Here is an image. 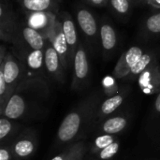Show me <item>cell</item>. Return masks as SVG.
Returning <instances> with one entry per match:
<instances>
[{"mask_svg": "<svg viewBox=\"0 0 160 160\" xmlns=\"http://www.w3.org/2000/svg\"><path fill=\"white\" fill-rule=\"evenodd\" d=\"M62 29H63L65 38H66L67 42H68V47H69V53H70L71 63H73L74 57H75L74 50H75V46L77 44V32H76L75 25H74L72 20L69 17L65 18V20L63 22V24H62Z\"/></svg>", "mask_w": 160, "mask_h": 160, "instance_id": "9a60e30c", "label": "cell"}, {"mask_svg": "<svg viewBox=\"0 0 160 160\" xmlns=\"http://www.w3.org/2000/svg\"><path fill=\"white\" fill-rule=\"evenodd\" d=\"M77 20L81 29L85 35L92 37L97 32V22L92 13L86 9H81L77 14Z\"/></svg>", "mask_w": 160, "mask_h": 160, "instance_id": "2e32d148", "label": "cell"}, {"mask_svg": "<svg viewBox=\"0 0 160 160\" xmlns=\"http://www.w3.org/2000/svg\"><path fill=\"white\" fill-rule=\"evenodd\" d=\"M49 15L48 13H45L44 11H38V12H33L28 17V24L30 27L40 30L47 27L49 23Z\"/></svg>", "mask_w": 160, "mask_h": 160, "instance_id": "44dd1931", "label": "cell"}, {"mask_svg": "<svg viewBox=\"0 0 160 160\" xmlns=\"http://www.w3.org/2000/svg\"><path fill=\"white\" fill-rule=\"evenodd\" d=\"M112 6L119 13H127L129 9V2L128 0H111Z\"/></svg>", "mask_w": 160, "mask_h": 160, "instance_id": "484cf974", "label": "cell"}, {"mask_svg": "<svg viewBox=\"0 0 160 160\" xmlns=\"http://www.w3.org/2000/svg\"><path fill=\"white\" fill-rule=\"evenodd\" d=\"M129 124V114L121 112L115 115H111L96 126V131L98 135L111 134L117 135L123 132Z\"/></svg>", "mask_w": 160, "mask_h": 160, "instance_id": "ba28073f", "label": "cell"}, {"mask_svg": "<svg viewBox=\"0 0 160 160\" xmlns=\"http://www.w3.org/2000/svg\"><path fill=\"white\" fill-rule=\"evenodd\" d=\"M0 69L3 71L8 85V97L9 99L16 87L25 78V73L21 64L10 53H7L4 60L0 61Z\"/></svg>", "mask_w": 160, "mask_h": 160, "instance_id": "277c9868", "label": "cell"}, {"mask_svg": "<svg viewBox=\"0 0 160 160\" xmlns=\"http://www.w3.org/2000/svg\"><path fill=\"white\" fill-rule=\"evenodd\" d=\"M119 150H120V142L116 141L113 143L107 146L106 148H104L102 151H100L93 158L97 160H111L116 156Z\"/></svg>", "mask_w": 160, "mask_h": 160, "instance_id": "7402d4cb", "label": "cell"}, {"mask_svg": "<svg viewBox=\"0 0 160 160\" xmlns=\"http://www.w3.org/2000/svg\"><path fill=\"white\" fill-rule=\"evenodd\" d=\"M103 86H104V92L107 96H109V98L112 97L113 95H115L119 92L118 86L115 84L113 80H112L110 78H107L103 81Z\"/></svg>", "mask_w": 160, "mask_h": 160, "instance_id": "d4e9b609", "label": "cell"}, {"mask_svg": "<svg viewBox=\"0 0 160 160\" xmlns=\"http://www.w3.org/2000/svg\"><path fill=\"white\" fill-rule=\"evenodd\" d=\"M51 109L52 93L45 79L25 77L10 96L2 115L27 123L44 119Z\"/></svg>", "mask_w": 160, "mask_h": 160, "instance_id": "6da1fadb", "label": "cell"}, {"mask_svg": "<svg viewBox=\"0 0 160 160\" xmlns=\"http://www.w3.org/2000/svg\"><path fill=\"white\" fill-rule=\"evenodd\" d=\"M25 128L22 122L11 120L6 116L0 118V142L2 144L10 143L18 134Z\"/></svg>", "mask_w": 160, "mask_h": 160, "instance_id": "8fae6325", "label": "cell"}, {"mask_svg": "<svg viewBox=\"0 0 160 160\" xmlns=\"http://www.w3.org/2000/svg\"><path fill=\"white\" fill-rule=\"evenodd\" d=\"M155 60L152 53H143L142 56L139 59V61L135 64V66L131 68L129 74L126 79L128 80H134L136 78H139V76L153 63Z\"/></svg>", "mask_w": 160, "mask_h": 160, "instance_id": "d6986e66", "label": "cell"}, {"mask_svg": "<svg viewBox=\"0 0 160 160\" xmlns=\"http://www.w3.org/2000/svg\"><path fill=\"white\" fill-rule=\"evenodd\" d=\"M138 83L142 93L154 95L160 92V67L156 59L139 76Z\"/></svg>", "mask_w": 160, "mask_h": 160, "instance_id": "8992f818", "label": "cell"}, {"mask_svg": "<svg viewBox=\"0 0 160 160\" xmlns=\"http://www.w3.org/2000/svg\"><path fill=\"white\" fill-rule=\"evenodd\" d=\"M100 37H101V42L102 47L105 51H111L112 50L116 45V34L110 24H103L100 29Z\"/></svg>", "mask_w": 160, "mask_h": 160, "instance_id": "ffe728a7", "label": "cell"}, {"mask_svg": "<svg viewBox=\"0 0 160 160\" xmlns=\"http://www.w3.org/2000/svg\"><path fill=\"white\" fill-rule=\"evenodd\" d=\"M92 3H94V4H96V5H99V4H101L103 1H105V0H90Z\"/></svg>", "mask_w": 160, "mask_h": 160, "instance_id": "f546056e", "label": "cell"}, {"mask_svg": "<svg viewBox=\"0 0 160 160\" xmlns=\"http://www.w3.org/2000/svg\"><path fill=\"white\" fill-rule=\"evenodd\" d=\"M44 64L49 76L59 83L65 82V68L60 61V57L52 46L47 47L44 55Z\"/></svg>", "mask_w": 160, "mask_h": 160, "instance_id": "9c48e42d", "label": "cell"}, {"mask_svg": "<svg viewBox=\"0 0 160 160\" xmlns=\"http://www.w3.org/2000/svg\"><path fill=\"white\" fill-rule=\"evenodd\" d=\"M88 152L89 145L84 140H82L67 146L50 160H84Z\"/></svg>", "mask_w": 160, "mask_h": 160, "instance_id": "7c38bea8", "label": "cell"}, {"mask_svg": "<svg viewBox=\"0 0 160 160\" xmlns=\"http://www.w3.org/2000/svg\"><path fill=\"white\" fill-rule=\"evenodd\" d=\"M24 8L33 12L45 11L52 4V0H22Z\"/></svg>", "mask_w": 160, "mask_h": 160, "instance_id": "603a6c76", "label": "cell"}, {"mask_svg": "<svg viewBox=\"0 0 160 160\" xmlns=\"http://www.w3.org/2000/svg\"><path fill=\"white\" fill-rule=\"evenodd\" d=\"M154 108H155V111L160 114V92L158 93V97H157V98L155 100Z\"/></svg>", "mask_w": 160, "mask_h": 160, "instance_id": "83f0119b", "label": "cell"}, {"mask_svg": "<svg viewBox=\"0 0 160 160\" xmlns=\"http://www.w3.org/2000/svg\"><path fill=\"white\" fill-rule=\"evenodd\" d=\"M146 1L148 2V4H150L155 8H160V0H146Z\"/></svg>", "mask_w": 160, "mask_h": 160, "instance_id": "f1b7e54d", "label": "cell"}, {"mask_svg": "<svg viewBox=\"0 0 160 160\" xmlns=\"http://www.w3.org/2000/svg\"><path fill=\"white\" fill-rule=\"evenodd\" d=\"M128 1H129V0H128Z\"/></svg>", "mask_w": 160, "mask_h": 160, "instance_id": "1f68e13d", "label": "cell"}, {"mask_svg": "<svg viewBox=\"0 0 160 160\" xmlns=\"http://www.w3.org/2000/svg\"><path fill=\"white\" fill-rule=\"evenodd\" d=\"M15 160H29L37 152L38 135L34 128L25 127L10 142Z\"/></svg>", "mask_w": 160, "mask_h": 160, "instance_id": "3957f363", "label": "cell"}, {"mask_svg": "<svg viewBox=\"0 0 160 160\" xmlns=\"http://www.w3.org/2000/svg\"><path fill=\"white\" fill-rule=\"evenodd\" d=\"M128 95V91L127 89H124V90L119 91L117 94L113 95L112 97H110L106 98L105 100L101 101L98 110L97 125L100 123L101 121H103L105 118L113 114L115 111L123 104Z\"/></svg>", "mask_w": 160, "mask_h": 160, "instance_id": "30bf717a", "label": "cell"}, {"mask_svg": "<svg viewBox=\"0 0 160 160\" xmlns=\"http://www.w3.org/2000/svg\"><path fill=\"white\" fill-rule=\"evenodd\" d=\"M101 103L98 93H93L81 99L65 116L60 124L54 142V148L63 150L82 141L96 128L98 110Z\"/></svg>", "mask_w": 160, "mask_h": 160, "instance_id": "7a4b0ae2", "label": "cell"}, {"mask_svg": "<svg viewBox=\"0 0 160 160\" xmlns=\"http://www.w3.org/2000/svg\"><path fill=\"white\" fill-rule=\"evenodd\" d=\"M143 52L140 47L133 46L126 51L118 60L114 69L113 76L116 79H126L131 68L142 56Z\"/></svg>", "mask_w": 160, "mask_h": 160, "instance_id": "52a82bcc", "label": "cell"}, {"mask_svg": "<svg viewBox=\"0 0 160 160\" xmlns=\"http://www.w3.org/2000/svg\"><path fill=\"white\" fill-rule=\"evenodd\" d=\"M86 160H97L96 158H90V159H86Z\"/></svg>", "mask_w": 160, "mask_h": 160, "instance_id": "4dcf8cb0", "label": "cell"}, {"mask_svg": "<svg viewBox=\"0 0 160 160\" xmlns=\"http://www.w3.org/2000/svg\"><path fill=\"white\" fill-rule=\"evenodd\" d=\"M146 26L152 33H160V13L150 16L146 22Z\"/></svg>", "mask_w": 160, "mask_h": 160, "instance_id": "cb8c5ba5", "label": "cell"}, {"mask_svg": "<svg viewBox=\"0 0 160 160\" xmlns=\"http://www.w3.org/2000/svg\"><path fill=\"white\" fill-rule=\"evenodd\" d=\"M22 35L30 48H32L33 50H42L44 46V40L38 30L30 26L24 27L22 30Z\"/></svg>", "mask_w": 160, "mask_h": 160, "instance_id": "ac0fdd59", "label": "cell"}, {"mask_svg": "<svg viewBox=\"0 0 160 160\" xmlns=\"http://www.w3.org/2000/svg\"><path fill=\"white\" fill-rule=\"evenodd\" d=\"M52 42V47L55 49V51L57 52V53L60 57V61H61L64 68L66 70L68 69L70 67V64H71L69 47L67 42V39L65 38L63 29L61 27L55 31V34L53 36Z\"/></svg>", "mask_w": 160, "mask_h": 160, "instance_id": "4fadbf2b", "label": "cell"}, {"mask_svg": "<svg viewBox=\"0 0 160 160\" xmlns=\"http://www.w3.org/2000/svg\"><path fill=\"white\" fill-rule=\"evenodd\" d=\"M119 141V137L117 135H111V134H101L98 135L93 142L91 145H89V154L94 157L102 151L104 148L109 146L110 144L113 143L114 142Z\"/></svg>", "mask_w": 160, "mask_h": 160, "instance_id": "e0dca14e", "label": "cell"}, {"mask_svg": "<svg viewBox=\"0 0 160 160\" xmlns=\"http://www.w3.org/2000/svg\"><path fill=\"white\" fill-rule=\"evenodd\" d=\"M74 73L71 82V90L79 92L86 87L88 75H89V64L83 46L81 44L75 53L74 61Z\"/></svg>", "mask_w": 160, "mask_h": 160, "instance_id": "5b68a950", "label": "cell"}, {"mask_svg": "<svg viewBox=\"0 0 160 160\" xmlns=\"http://www.w3.org/2000/svg\"><path fill=\"white\" fill-rule=\"evenodd\" d=\"M25 64L27 68L26 77L30 78H42L39 73L42 69L44 62V54L42 50H33L31 51L25 59Z\"/></svg>", "mask_w": 160, "mask_h": 160, "instance_id": "5bb4252c", "label": "cell"}, {"mask_svg": "<svg viewBox=\"0 0 160 160\" xmlns=\"http://www.w3.org/2000/svg\"><path fill=\"white\" fill-rule=\"evenodd\" d=\"M0 160H15L11 152L10 143L2 144L0 149Z\"/></svg>", "mask_w": 160, "mask_h": 160, "instance_id": "4316f807", "label": "cell"}]
</instances>
